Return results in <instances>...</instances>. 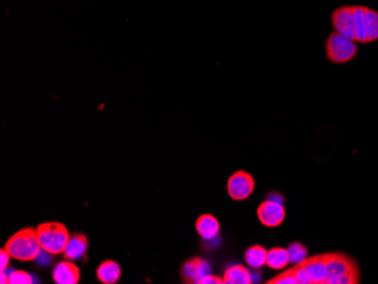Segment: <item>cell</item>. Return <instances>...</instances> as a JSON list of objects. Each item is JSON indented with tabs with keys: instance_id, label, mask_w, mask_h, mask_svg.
Here are the masks:
<instances>
[{
	"instance_id": "cell-15",
	"label": "cell",
	"mask_w": 378,
	"mask_h": 284,
	"mask_svg": "<svg viewBox=\"0 0 378 284\" xmlns=\"http://www.w3.org/2000/svg\"><path fill=\"white\" fill-rule=\"evenodd\" d=\"M268 252V250H265L261 245H254L246 250L245 261L252 269H262L263 266L266 265Z\"/></svg>"
},
{
	"instance_id": "cell-12",
	"label": "cell",
	"mask_w": 378,
	"mask_h": 284,
	"mask_svg": "<svg viewBox=\"0 0 378 284\" xmlns=\"http://www.w3.org/2000/svg\"><path fill=\"white\" fill-rule=\"evenodd\" d=\"M88 247V238L84 234H75L73 237H70V243L63 253V257L68 261H77L86 255Z\"/></svg>"
},
{
	"instance_id": "cell-7",
	"label": "cell",
	"mask_w": 378,
	"mask_h": 284,
	"mask_svg": "<svg viewBox=\"0 0 378 284\" xmlns=\"http://www.w3.org/2000/svg\"><path fill=\"white\" fill-rule=\"evenodd\" d=\"M331 22L337 33L355 41L356 23H355L353 6H342L337 8L332 13Z\"/></svg>"
},
{
	"instance_id": "cell-11",
	"label": "cell",
	"mask_w": 378,
	"mask_h": 284,
	"mask_svg": "<svg viewBox=\"0 0 378 284\" xmlns=\"http://www.w3.org/2000/svg\"><path fill=\"white\" fill-rule=\"evenodd\" d=\"M196 232L205 240L215 239L220 232V223L215 215L203 214L196 220Z\"/></svg>"
},
{
	"instance_id": "cell-17",
	"label": "cell",
	"mask_w": 378,
	"mask_h": 284,
	"mask_svg": "<svg viewBox=\"0 0 378 284\" xmlns=\"http://www.w3.org/2000/svg\"><path fill=\"white\" fill-rule=\"evenodd\" d=\"M366 6H353L355 13V23H356V32H355V41L357 43L366 45L367 43V34H366L365 21Z\"/></svg>"
},
{
	"instance_id": "cell-9",
	"label": "cell",
	"mask_w": 378,
	"mask_h": 284,
	"mask_svg": "<svg viewBox=\"0 0 378 284\" xmlns=\"http://www.w3.org/2000/svg\"><path fill=\"white\" fill-rule=\"evenodd\" d=\"M181 278L185 283H199L205 275L211 274V266L205 259L194 257L189 259L181 267Z\"/></svg>"
},
{
	"instance_id": "cell-21",
	"label": "cell",
	"mask_w": 378,
	"mask_h": 284,
	"mask_svg": "<svg viewBox=\"0 0 378 284\" xmlns=\"http://www.w3.org/2000/svg\"><path fill=\"white\" fill-rule=\"evenodd\" d=\"M10 282L8 284H32L34 280L31 275L26 271H12L10 274Z\"/></svg>"
},
{
	"instance_id": "cell-6",
	"label": "cell",
	"mask_w": 378,
	"mask_h": 284,
	"mask_svg": "<svg viewBox=\"0 0 378 284\" xmlns=\"http://www.w3.org/2000/svg\"><path fill=\"white\" fill-rule=\"evenodd\" d=\"M255 190V180L247 171L239 170L228 180V194L233 201H245Z\"/></svg>"
},
{
	"instance_id": "cell-19",
	"label": "cell",
	"mask_w": 378,
	"mask_h": 284,
	"mask_svg": "<svg viewBox=\"0 0 378 284\" xmlns=\"http://www.w3.org/2000/svg\"><path fill=\"white\" fill-rule=\"evenodd\" d=\"M287 250L288 254H289V259H290V264H292V265L300 264V263H303L304 261L308 258V250L303 243H297V241L290 243Z\"/></svg>"
},
{
	"instance_id": "cell-2",
	"label": "cell",
	"mask_w": 378,
	"mask_h": 284,
	"mask_svg": "<svg viewBox=\"0 0 378 284\" xmlns=\"http://www.w3.org/2000/svg\"><path fill=\"white\" fill-rule=\"evenodd\" d=\"M5 250L14 259L21 262H31L41 253V245L34 227H24L8 239Z\"/></svg>"
},
{
	"instance_id": "cell-5",
	"label": "cell",
	"mask_w": 378,
	"mask_h": 284,
	"mask_svg": "<svg viewBox=\"0 0 378 284\" xmlns=\"http://www.w3.org/2000/svg\"><path fill=\"white\" fill-rule=\"evenodd\" d=\"M325 50L331 63L342 65L349 63L356 57L358 54V45L356 41L350 40L335 31L328 35Z\"/></svg>"
},
{
	"instance_id": "cell-1",
	"label": "cell",
	"mask_w": 378,
	"mask_h": 284,
	"mask_svg": "<svg viewBox=\"0 0 378 284\" xmlns=\"http://www.w3.org/2000/svg\"><path fill=\"white\" fill-rule=\"evenodd\" d=\"M326 278L324 284L360 283V270L356 261L347 254H324Z\"/></svg>"
},
{
	"instance_id": "cell-14",
	"label": "cell",
	"mask_w": 378,
	"mask_h": 284,
	"mask_svg": "<svg viewBox=\"0 0 378 284\" xmlns=\"http://www.w3.org/2000/svg\"><path fill=\"white\" fill-rule=\"evenodd\" d=\"M121 275V270L118 263L114 261H106L97 270V278L103 284H115Z\"/></svg>"
},
{
	"instance_id": "cell-16",
	"label": "cell",
	"mask_w": 378,
	"mask_h": 284,
	"mask_svg": "<svg viewBox=\"0 0 378 284\" xmlns=\"http://www.w3.org/2000/svg\"><path fill=\"white\" fill-rule=\"evenodd\" d=\"M290 263L288 250L284 247H275L268 252L266 265L272 270H282Z\"/></svg>"
},
{
	"instance_id": "cell-10",
	"label": "cell",
	"mask_w": 378,
	"mask_h": 284,
	"mask_svg": "<svg viewBox=\"0 0 378 284\" xmlns=\"http://www.w3.org/2000/svg\"><path fill=\"white\" fill-rule=\"evenodd\" d=\"M52 280L57 284H77L81 280V272L73 261H63L54 266Z\"/></svg>"
},
{
	"instance_id": "cell-23",
	"label": "cell",
	"mask_w": 378,
	"mask_h": 284,
	"mask_svg": "<svg viewBox=\"0 0 378 284\" xmlns=\"http://www.w3.org/2000/svg\"><path fill=\"white\" fill-rule=\"evenodd\" d=\"M10 257L12 256H10V254L5 248L0 250V272L6 271L8 264H10Z\"/></svg>"
},
{
	"instance_id": "cell-24",
	"label": "cell",
	"mask_w": 378,
	"mask_h": 284,
	"mask_svg": "<svg viewBox=\"0 0 378 284\" xmlns=\"http://www.w3.org/2000/svg\"><path fill=\"white\" fill-rule=\"evenodd\" d=\"M8 282H10V276L7 275L6 272L1 271V275H0V283L8 284Z\"/></svg>"
},
{
	"instance_id": "cell-4",
	"label": "cell",
	"mask_w": 378,
	"mask_h": 284,
	"mask_svg": "<svg viewBox=\"0 0 378 284\" xmlns=\"http://www.w3.org/2000/svg\"><path fill=\"white\" fill-rule=\"evenodd\" d=\"M293 273L298 284H324L326 278L325 255L312 256L300 264L293 265Z\"/></svg>"
},
{
	"instance_id": "cell-20",
	"label": "cell",
	"mask_w": 378,
	"mask_h": 284,
	"mask_svg": "<svg viewBox=\"0 0 378 284\" xmlns=\"http://www.w3.org/2000/svg\"><path fill=\"white\" fill-rule=\"evenodd\" d=\"M266 284H298V282H297L296 275L293 273L292 269H289L288 271L277 275L271 280H268Z\"/></svg>"
},
{
	"instance_id": "cell-8",
	"label": "cell",
	"mask_w": 378,
	"mask_h": 284,
	"mask_svg": "<svg viewBox=\"0 0 378 284\" xmlns=\"http://www.w3.org/2000/svg\"><path fill=\"white\" fill-rule=\"evenodd\" d=\"M257 218L264 227H279L284 223L286 219L284 204L271 199H266L257 209Z\"/></svg>"
},
{
	"instance_id": "cell-13",
	"label": "cell",
	"mask_w": 378,
	"mask_h": 284,
	"mask_svg": "<svg viewBox=\"0 0 378 284\" xmlns=\"http://www.w3.org/2000/svg\"><path fill=\"white\" fill-rule=\"evenodd\" d=\"M224 284H252L250 272L240 264L228 266L223 274Z\"/></svg>"
},
{
	"instance_id": "cell-22",
	"label": "cell",
	"mask_w": 378,
	"mask_h": 284,
	"mask_svg": "<svg viewBox=\"0 0 378 284\" xmlns=\"http://www.w3.org/2000/svg\"><path fill=\"white\" fill-rule=\"evenodd\" d=\"M197 284H224L223 278H219L217 275L208 274L203 276Z\"/></svg>"
},
{
	"instance_id": "cell-3",
	"label": "cell",
	"mask_w": 378,
	"mask_h": 284,
	"mask_svg": "<svg viewBox=\"0 0 378 284\" xmlns=\"http://www.w3.org/2000/svg\"><path fill=\"white\" fill-rule=\"evenodd\" d=\"M42 250L51 255H60L70 243V231L60 222H46L37 227Z\"/></svg>"
},
{
	"instance_id": "cell-18",
	"label": "cell",
	"mask_w": 378,
	"mask_h": 284,
	"mask_svg": "<svg viewBox=\"0 0 378 284\" xmlns=\"http://www.w3.org/2000/svg\"><path fill=\"white\" fill-rule=\"evenodd\" d=\"M366 34L367 43L378 40V13L376 10L366 7L365 10Z\"/></svg>"
}]
</instances>
